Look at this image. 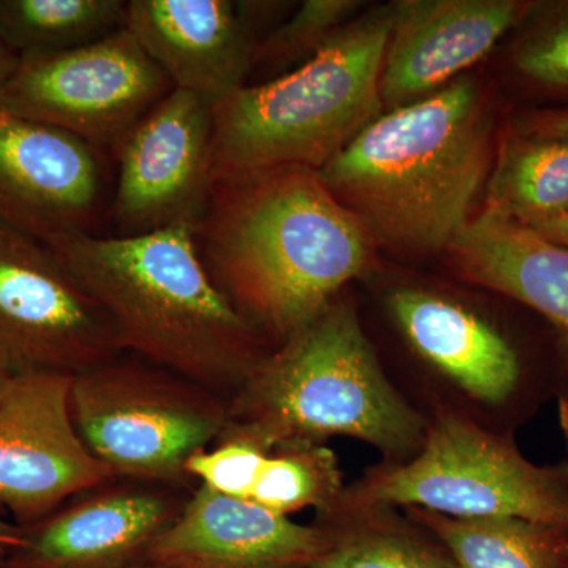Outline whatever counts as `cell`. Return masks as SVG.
Returning a JSON list of instances; mask_svg holds the SVG:
<instances>
[{
    "label": "cell",
    "mask_w": 568,
    "mask_h": 568,
    "mask_svg": "<svg viewBox=\"0 0 568 568\" xmlns=\"http://www.w3.org/2000/svg\"><path fill=\"white\" fill-rule=\"evenodd\" d=\"M20 62L21 59L0 41V89L13 77L14 71L20 67Z\"/></svg>",
    "instance_id": "f546056e"
},
{
    "label": "cell",
    "mask_w": 568,
    "mask_h": 568,
    "mask_svg": "<svg viewBox=\"0 0 568 568\" xmlns=\"http://www.w3.org/2000/svg\"><path fill=\"white\" fill-rule=\"evenodd\" d=\"M564 568H568V529L566 530V544H564Z\"/></svg>",
    "instance_id": "4dcf8cb0"
},
{
    "label": "cell",
    "mask_w": 568,
    "mask_h": 568,
    "mask_svg": "<svg viewBox=\"0 0 568 568\" xmlns=\"http://www.w3.org/2000/svg\"><path fill=\"white\" fill-rule=\"evenodd\" d=\"M192 495V493H190ZM182 488L114 478L22 528L20 547L0 568H130L181 514Z\"/></svg>",
    "instance_id": "7c38bea8"
},
{
    "label": "cell",
    "mask_w": 568,
    "mask_h": 568,
    "mask_svg": "<svg viewBox=\"0 0 568 568\" xmlns=\"http://www.w3.org/2000/svg\"><path fill=\"white\" fill-rule=\"evenodd\" d=\"M485 209L525 226L566 211L568 134L507 138L489 173Z\"/></svg>",
    "instance_id": "d6986e66"
},
{
    "label": "cell",
    "mask_w": 568,
    "mask_h": 568,
    "mask_svg": "<svg viewBox=\"0 0 568 568\" xmlns=\"http://www.w3.org/2000/svg\"><path fill=\"white\" fill-rule=\"evenodd\" d=\"M392 11L357 14L310 61L244 85L212 108L213 182L320 171L383 115L381 74Z\"/></svg>",
    "instance_id": "5b68a950"
},
{
    "label": "cell",
    "mask_w": 568,
    "mask_h": 568,
    "mask_svg": "<svg viewBox=\"0 0 568 568\" xmlns=\"http://www.w3.org/2000/svg\"><path fill=\"white\" fill-rule=\"evenodd\" d=\"M470 282L530 306L568 336V248L485 209L448 246Z\"/></svg>",
    "instance_id": "ac0fdd59"
},
{
    "label": "cell",
    "mask_w": 568,
    "mask_h": 568,
    "mask_svg": "<svg viewBox=\"0 0 568 568\" xmlns=\"http://www.w3.org/2000/svg\"><path fill=\"white\" fill-rule=\"evenodd\" d=\"M59 373L9 376L0 392V507L21 528L118 478L84 446Z\"/></svg>",
    "instance_id": "30bf717a"
},
{
    "label": "cell",
    "mask_w": 568,
    "mask_h": 568,
    "mask_svg": "<svg viewBox=\"0 0 568 568\" xmlns=\"http://www.w3.org/2000/svg\"><path fill=\"white\" fill-rule=\"evenodd\" d=\"M491 122L462 77L379 115L317 171L373 242L409 253L447 248L491 173Z\"/></svg>",
    "instance_id": "3957f363"
},
{
    "label": "cell",
    "mask_w": 568,
    "mask_h": 568,
    "mask_svg": "<svg viewBox=\"0 0 568 568\" xmlns=\"http://www.w3.org/2000/svg\"><path fill=\"white\" fill-rule=\"evenodd\" d=\"M130 568H163V567L153 566V564L144 562V564H138V566L130 567Z\"/></svg>",
    "instance_id": "d6a6232c"
},
{
    "label": "cell",
    "mask_w": 568,
    "mask_h": 568,
    "mask_svg": "<svg viewBox=\"0 0 568 568\" xmlns=\"http://www.w3.org/2000/svg\"><path fill=\"white\" fill-rule=\"evenodd\" d=\"M320 526L197 485L144 562L163 568H310L327 548Z\"/></svg>",
    "instance_id": "9a60e30c"
},
{
    "label": "cell",
    "mask_w": 568,
    "mask_h": 568,
    "mask_svg": "<svg viewBox=\"0 0 568 568\" xmlns=\"http://www.w3.org/2000/svg\"><path fill=\"white\" fill-rule=\"evenodd\" d=\"M327 548L310 568H459L437 541L379 521L324 517Z\"/></svg>",
    "instance_id": "7402d4cb"
},
{
    "label": "cell",
    "mask_w": 568,
    "mask_h": 568,
    "mask_svg": "<svg viewBox=\"0 0 568 568\" xmlns=\"http://www.w3.org/2000/svg\"><path fill=\"white\" fill-rule=\"evenodd\" d=\"M102 190L91 144L0 110V223L43 244L88 231Z\"/></svg>",
    "instance_id": "4fadbf2b"
},
{
    "label": "cell",
    "mask_w": 568,
    "mask_h": 568,
    "mask_svg": "<svg viewBox=\"0 0 568 568\" xmlns=\"http://www.w3.org/2000/svg\"><path fill=\"white\" fill-rule=\"evenodd\" d=\"M123 0H0V41L20 59L73 50L125 28Z\"/></svg>",
    "instance_id": "44dd1931"
},
{
    "label": "cell",
    "mask_w": 568,
    "mask_h": 568,
    "mask_svg": "<svg viewBox=\"0 0 568 568\" xmlns=\"http://www.w3.org/2000/svg\"><path fill=\"white\" fill-rule=\"evenodd\" d=\"M519 134L538 136H566L568 134V110L534 112L519 122Z\"/></svg>",
    "instance_id": "4316f807"
},
{
    "label": "cell",
    "mask_w": 568,
    "mask_h": 568,
    "mask_svg": "<svg viewBox=\"0 0 568 568\" xmlns=\"http://www.w3.org/2000/svg\"><path fill=\"white\" fill-rule=\"evenodd\" d=\"M530 6L518 0L392 2L381 74L384 108L396 110L446 88L525 20Z\"/></svg>",
    "instance_id": "5bb4252c"
},
{
    "label": "cell",
    "mask_w": 568,
    "mask_h": 568,
    "mask_svg": "<svg viewBox=\"0 0 568 568\" xmlns=\"http://www.w3.org/2000/svg\"><path fill=\"white\" fill-rule=\"evenodd\" d=\"M10 375H7V373H3L2 369H0V392H2L3 386H6L7 379H9Z\"/></svg>",
    "instance_id": "1f68e13d"
},
{
    "label": "cell",
    "mask_w": 568,
    "mask_h": 568,
    "mask_svg": "<svg viewBox=\"0 0 568 568\" xmlns=\"http://www.w3.org/2000/svg\"><path fill=\"white\" fill-rule=\"evenodd\" d=\"M331 436L392 455L413 450L422 437L420 420L388 383L353 306L336 298L265 355L231 396L216 443L245 440L272 452Z\"/></svg>",
    "instance_id": "277c9868"
},
{
    "label": "cell",
    "mask_w": 568,
    "mask_h": 568,
    "mask_svg": "<svg viewBox=\"0 0 568 568\" xmlns=\"http://www.w3.org/2000/svg\"><path fill=\"white\" fill-rule=\"evenodd\" d=\"M268 452L245 440H220L186 462V476L219 495L250 500Z\"/></svg>",
    "instance_id": "484cf974"
},
{
    "label": "cell",
    "mask_w": 568,
    "mask_h": 568,
    "mask_svg": "<svg viewBox=\"0 0 568 568\" xmlns=\"http://www.w3.org/2000/svg\"><path fill=\"white\" fill-rule=\"evenodd\" d=\"M459 568H564L566 530L518 518L462 519L420 511Z\"/></svg>",
    "instance_id": "ffe728a7"
},
{
    "label": "cell",
    "mask_w": 568,
    "mask_h": 568,
    "mask_svg": "<svg viewBox=\"0 0 568 568\" xmlns=\"http://www.w3.org/2000/svg\"><path fill=\"white\" fill-rule=\"evenodd\" d=\"M22 538L21 526L14 525L7 518V511L0 507V567L11 552L20 547Z\"/></svg>",
    "instance_id": "f1b7e54d"
},
{
    "label": "cell",
    "mask_w": 568,
    "mask_h": 568,
    "mask_svg": "<svg viewBox=\"0 0 568 568\" xmlns=\"http://www.w3.org/2000/svg\"><path fill=\"white\" fill-rule=\"evenodd\" d=\"M566 422H567V426H568V413H567V420Z\"/></svg>",
    "instance_id": "836d02e7"
},
{
    "label": "cell",
    "mask_w": 568,
    "mask_h": 568,
    "mask_svg": "<svg viewBox=\"0 0 568 568\" xmlns=\"http://www.w3.org/2000/svg\"><path fill=\"white\" fill-rule=\"evenodd\" d=\"M514 51L517 69L530 80L568 89V2L534 7Z\"/></svg>",
    "instance_id": "d4e9b609"
},
{
    "label": "cell",
    "mask_w": 568,
    "mask_h": 568,
    "mask_svg": "<svg viewBox=\"0 0 568 568\" xmlns=\"http://www.w3.org/2000/svg\"><path fill=\"white\" fill-rule=\"evenodd\" d=\"M230 399L123 353L73 376L71 414L89 452L115 476L194 491L185 465L213 446Z\"/></svg>",
    "instance_id": "8992f818"
},
{
    "label": "cell",
    "mask_w": 568,
    "mask_h": 568,
    "mask_svg": "<svg viewBox=\"0 0 568 568\" xmlns=\"http://www.w3.org/2000/svg\"><path fill=\"white\" fill-rule=\"evenodd\" d=\"M414 506L444 517L518 518L568 529V466H537L459 417H444L413 462L366 476L338 506ZM336 506V507H338Z\"/></svg>",
    "instance_id": "52a82bcc"
},
{
    "label": "cell",
    "mask_w": 568,
    "mask_h": 568,
    "mask_svg": "<svg viewBox=\"0 0 568 568\" xmlns=\"http://www.w3.org/2000/svg\"><path fill=\"white\" fill-rule=\"evenodd\" d=\"M528 227L536 231L541 237L548 239L552 244L568 248V209L549 216V219L530 224Z\"/></svg>",
    "instance_id": "83f0119b"
},
{
    "label": "cell",
    "mask_w": 568,
    "mask_h": 568,
    "mask_svg": "<svg viewBox=\"0 0 568 568\" xmlns=\"http://www.w3.org/2000/svg\"><path fill=\"white\" fill-rule=\"evenodd\" d=\"M342 470L331 448L298 444L268 452L250 503L290 517L315 507L325 515L342 499Z\"/></svg>",
    "instance_id": "603a6c76"
},
{
    "label": "cell",
    "mask_w": 568,
    "mask_h": 568,
    "mask_svg": "<svg viewBox=\"0 0 568 568\" xmlns=\"http://www.w3.org/2000/svg\"><path fill=\"white\" fill-rule=\"evenodd\" d=\"M121 354L102 308L58 256L0 223V369L77 376Z\"/></svg>",
    "instance_id": "9c48e42d"
},
{
    "label": "cell",
    "mask_w": 568,
    "mask_h": 568,
    "mask_svg": "<svg viewBox=\"0 0 568 568\" xmlns=\"http://www.w3.org/2000/svg\"><path fill=\"white\" fill-rule=\"evenodd\" d=\"M361 6L364 2L354 0H306L290 20L257 44L254 62L278 70L302 65L357 17Z\"/></svg>",
    "instance_id": "cb8c5ba5"
},
{
    "label": "cell",
    "mask_w": 568,
    "mask_h": 568,
    "mask_svg": "<svg viewBox=\"0 0 568 568\" xmlns=\"http://www.w3.org/2000/svg\"><path fill=\"white\" fill-rule=\"evenodd\" d=\"M213 186L212 104L173 89L121 141L115 222L122 235L197 230Z\"/></svg>",
    "instance_id": "8fae6325"
},
{
    "label": "cell",
    "mask_w": 568,
    "mask_h": 568,
    "mask_svg": "<svg viewBox=\"0 0 568 568\" xmlns=\"http://www.w3.org/2000/svg\"><path fill=\"white\" fill-rule=\"evenodd\" d=\"M388 306L410 345L467 395L497 405L514 394L519 379L514 347L465 306L416 287L395 290Z\"/></svg>",
    "instance_id": "e0dca14e"
},
{
    "label": "cell",
    "mask_w": 568,
    "mask_h": 568,
    "mask_svg": "<svg viewBox=\"0 0 568 568\" xmlns=\"http://www.w3.org/2000/svg\"><path fill=\"white\" fill-rule=\"evenodd\" d=\"M196 241L213 283L278 345L364 271L373 244L308 168L215 183Z\"/></svg>",
    "instance_id": "6da1fadb"
},
{
    "label": "cell",
    "mask_w": 568,
    "mask_h": 568,
    "mask_svg": "<svg viewBox=\"0 0 568 568\" xmlns=\"http://www.w3.org/2000/svg\"><path fill=\"white\" fill-rule=\"evenodd\" d=\"M102 308L123 353L231 398L264 361L257 334L213 283L196 227L44 242Z\"/></svg>",
    "instance_id": "7a4b0ae2"
},
{
    "label": "cell",
    "mask_w": 568,
    "mask_h": 568,
    "mask_svg": "<svg viewBox=\"0 0 568 568\" xmlns=\"http://www.w3.org/2000/svg\"><path fill=\"white\" fill-rule=\"evenodd\" d=\"M171 82L126 28L73 50L21 59L0 110L88 144H121Z\"/></svg>",
    "instance_id": "ba28073f"
},
{
    "label": "cell",
    "mask_w": 568,
    "mask_h": 568,
    "mask_svg": "<svg viewBox=\"0 0 568 568\" xmlns=\"http://www.w3.org/2000/svg\"><path fill=\"white\" fill-rule=\"evenodd\" d=\"M125 28L174 89L212 108L244 88L256 58L252 21L230 0H129Z\"/></svg>",
    "instance_id": "2e32d148"
}]
</instances>
